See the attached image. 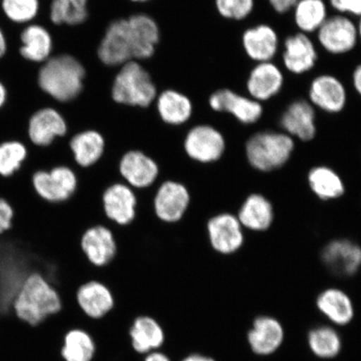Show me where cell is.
<instances>
[{
	"instance_id": "6da1fadb",
	"label": "cell",
	"mask_w": 361,
	"mask_h": 361,
	"mask_svg": "<svg viewBox=\"0 0 361 361\" xmlns=\"http://www.w3.org/2000/svg\"><path fill=\"white\" fill-rule=\"evenodd\" d=\"M160 42L157 22L145 13L112 21L97 49V56L107 66L146 60L154 55Z\"/></svg>"
},
{
	"instance_id": "7a4b0ae2",
	"label": "cell",
	"mask_w": 361,
	"mask_h": 361,
	"mask_svg": "<svg viewBox=\"0 0 361 361\" xmlns=\"http://www.w3.org/2000/svg\"><path fill=\"white\" fill-rule=\"evenodd\" d=\"M85 75L87 71L78 58L70 54H56L40 65L38 85L57 103H71L83 92Z\"/></svg>"
},
{
	"instance_id": "3957f363",
	"label": "cell",
	"mask_w": 361,
	"mask_h": 361,
	"mask_svg": "<svg viewBox=\"0 0 361 361\" xmlns=\"http://www.w3.org/2000/svg\"><path fill=\"white\" fill-rule=\"evenodd\" d=\"M60 295L43 275L32 273L18 291L13 309L18 318L31 326H37L45 319L60 312Z\"/></svg>"
},
{
	"instance_id": "277c9868",
	"label": "cell",
	"mask_w": 361,
	"mask_h": 361,
	"mask_svg": "<svg viewBox=\"0 0 361 361\" xmlns=\"http://www.w3.org/2000/svg\"><path fill=\"white\" fill-rule=\"evenodd\" d=\"M293 138L286 133L261 130L247 140L245 156L252 169L269 173L283 168L295 150Z\"/></svg>"
},
{
	"instance_id": "5b68a950",
	"label": "cell",
	"mask_w": 361,
	"mask_h": 361,
	"mask_svg": "<svg viewBox=\"0 0 361 361\" xmlns=\"http://www.w3.org/2000/svg\"><path fill=\"white\" fill-rule=\"evenodd\" d=\"M157 94L150 74L137 61L121 66L111 88L113 101L130 106L147 107L155 100Z\"/></svg>"
},
{
	"instance_id": "8992f818",
	"label": "cell",
	"mask_w": 361,
	"mask_h": 361,
	"mask_svg": "<svg viewBox=\"0 0 361 361\" xmlns=\"http://www.w3.org/2000/svg\"><path fill=\"white\" fill-rule=\"evenodd\" d=\"M185 153L201 165L216 164L227 152L228 142L224 134L209 124H197L188 130L183 140Z\"/></svg>"
},
{
	"instance_id": "52a82bcc",
	"label": "cell",
	"mask_w": 361,
	"mask_h": 361,
	"mask_svg": "<svg viewBox=\"0 0 361 361\" xmlns=\"http://www.w3.org/2000/svg\"><path fill=\"white\" fill-rule=\"evenodd\" d=\"M245 230L237 215L231 212L216 214L207 223L209 245L222 256H233L241 250L245 242Z\"/></svg>"
},
{
	"instance_id": "ba28073f",
	"label": "cell",
	"mask_w": 361,
	"mask_h": 361,
	"mask_svg": "<svg viewBox=\"0 0 361 361\" xmlns=\"http://www.w3.org/2000/svg\"><path fill=\"white\" fill-rule=\"evenodd\" d=\"M35 191L49 203H62L74 195L78 187L75 171L67 166H55L49 171H39L32 178Z\"/></svg>"
},
{
	"instance_id": "9c48e42d",
	"label": "cell",
	"mask_w": 361,
	"mask_h": 361,
	"mask_svg": "<svg viewBox=\"0 0 361 361\" xmlns=\"http://www.w3.org/2000/svg\"><path fill=\"white\" fill-rule=\"evenodd\" d=\"M316 33L320 47L335 56L353 51L359 42L355 23L350 17L340 13L329 16Z\"/></svg>"
},
{
	"instance_id": "30bf717a",
	"label": "cell",
	"mask_w": 361,
	"mask_h": 361,
	"mask_svg": "<svg viewBox=\"0 0 361 361\" xmlns=\"http://www.w3.org/2000/svg\"><path fill=\"white\" fill-rule=\"evenodd\" d=\"M190 202V192L186 186L177 180H168L157 188L153 209L162 223L177 224L184 218Z\"/></svg>"
},
{
	"instance_id": "8fae6325",
	"label": "cell",
	"mask_w": 361,
	"mask_h": 361,
	"mask_svg": "<svg viewBox=\"0 0 361 361\" xmlns=\"http://www.w3.org/2000/svg\"><path fill=\"white\" fill-rule=\"evenodd\" d=\"M209 106L216 112H226L243 125H254L264 114L262 103L228 88L216 90L209 99Z\"/></svg>"
},
{
	"instance_id": "7c38bea8",
	"label": "cell",
	"mask_w": 361,
	"mask_h": 361,
	"mask_svg": "<svg viewBox=\"0 0 361 361\" xmlns=\"http://www.w3.org/2000/svg\"><path fill=\"white\" fill-rule=\"evenodd\" d=\"M102 207L109 222L125 227L132 224L137 215V193L124 182L113 183L103 192Z\"/></svg>"
},
{
	"instance_id": "4fadbf2b",
	"label": "cell",
	"mask_w": 361,
	"mask_h": 361,
	"mask_svg": "<svg viewBox=\"0 0 361 361\" xmlns=\"http://www.w3.org/2000/svg\"><path fill=\"white\" fill-rule=\"evenodd\" d=\"M119 173L123 182L134 190H143L154 185L160 169L157 162L147 153L130 150L121 158Z\"/></svg>"
},
{
	"instance_id": "5bb4252c",
	"label": "cell",
	"mask_w": 361,
	"mask_h": 361,
	"mask_svg": "<svg viewBox=\"0 0 361 361\" xmlns=\"http://www.w3.org/2000/svg\"><path fill=\"white\" fill-rule=\"evenodd\" d=\"M67 134V121L56 108L43 107L30 116L28 137L35 146L47 147L57 138L65 137Z\"/></svg>"
},
{
	"instance_id": "9a60e30c",
	"label": "cell",
	"mask_w": 361,
	"mask_h": 361,
	"mask_svg": "<svg viewBox=\"0 0 361 361\" xmlns=\"http://www.w3.org/2000/svg\"><path fill=\"white\" fill-rule=\"evenodd\" d=\"M309 102L314 108L329 114H338L346 106L347 92L345 85L335 75H317L310 85Z\"/></svg>"
},
{
	"instance_id": "2e32d148",
	"label": "cell",
	"mask_w": 361,
	"mask_h": 361,
	"mask_svg": "<svg viewBox=\"0 0 361 361\" xmlns=\"http://www.w3.org/2000/svg\"><path fill=\"white\" fill-rule=\"evenodd\" d=\"M75 300L85 318L97 322L106 318L116 306L115 296L111 288L99 281L81 284L76 291Z\"/></svg>"
},
{
	"instance_id": "e0dca14e",
	"label": "cell",
	"mask_w": 361,
	"mask_h": 361,
	"mask_svg": "<svg viewBox=\"0 0 361 361\" xmlns=\"http://www.w3.org/2000/svg\"><path fill=\"white\" fill-rule=\"evenodd\" d=\"M80 247L89 263L97 268L110 264L117 252L114 233L105 225L88 228L81 237Z\"/></svg>"
},
{
	"instance_id": "ac0fdd59",
	"label": "cell",
	"mask_w": 361,
	"mask_h": 361,
	"mask_svg": "<svg viewBox=\"0 0 361 361\" xmlns=\"http://www.w3.org/2000/svg\"><path fill=\"white\" fill-rule=\"evenodd\" d=\"M279 123L283 133L300 141H312L317 133L315 108L304 99L291 102L283 112Z\"/></svg>"
},
{
	"instance_id": "d6986e66",
	"label": "cell",
	"mask_w": 361,
	"mask_h": 361,
	"mask_svg": "<svg viewBox=\"0 0 361 361\" xmlns=\"http://www.w3.org/2000/svg\"><path fill=\"white\" fill-rule=\"evenodd\" d=\"M283 72L273 61L257 63L248 75L246 89L248 97L260 103L271 100L281 92Z\"/></svg>"
},
{
	"instance_id": "ffe728a7",
	"label": "cell",
	"mask_w": 361,
	"mask_h": 361,
	"mask_svg": "<svg viewBox=\"0 0 361 361\" xmlns=\"http://www.w3.org/2000/svg\"><path fill=\"white\" fill-rule=\"evenodd\" d=\"M322 258L334 274L352 276L361 268V247L348 239H336L324 246Z\"/></svg>"
},
{
	"instance_id": "44dd1931",
	"label": "cell",
	"mask_w": 361,
	"mask_h": 361,
	"mask_svg": "<svg viewBox=\"0 0 361 361\" xmlns=\"http://www.w3.org/2000/svg\"><path fill=\"white\" fill-rule=\"evenodd\" d=\"M282 59L288 72L303 75L314 69L318 61V51L310 36L299 32L284 40Z\"/></svg>"
},
{
	"instance_id": "7402d4cb",
	"label": "cell",
	"mask_w": 361,
	"mask_h": 361,
	"mask_svg": "<svg viewBox=\"0 0 361 361\" xmlns=\"http://www.w3.org/2000/svg\"><path fill=\"white\" fill-rule=\"evenodd\" d=\"M284 329L277 319L269 315L257 317L247 333V342L255 354L268 356L281 348Z\"/></svg>"
},
{
	"instance_id": "603a6c76",
	"label": "cell",
	"mask_w": 361,
	"mask_h": 361,
	"mask_svg": "<svg viewBox=\"0 0 361 361\" xmlns=\"http://www.w3.org/2000/svg\"><path fill=\"white\" fill-rule=\"evenodd\" d=\"M242 44L250 60L256 63L269 62L277 55L279 39L272 26L259 24L250 27L243 33Z\"/></svg>"
},
{
	"instance_id": "cb8c5ba5",
	"label": "cell",
	"mask_w": 361,
	"mask_h": 361,
	"mask_svg": "<svg viewBox=\"0 0 361 361\" xmlns=\"http://www.w3.org/2000/svg\"><path fill=\"white\" fill-rule=\"evenodd\" d=\"M130 345L140 355H147L158 350L166 340L161 322L150 314L135 316L129 329Z\"/></svg>"
},
{
	"instance_id": "d4e9b609",
	"label": "cell",
	"mask_w": 361,
	"mask_h": 361,
	"mask_svg": "<svg viewBox=\"0 0 361 361\" xmlns=\"http://www.w3.org/2000/svg\"><path fill=\"white\" fill-rule=\"evenodd\" d=\"M20 39V54L27 61L42 65L53 56V37L43 25L35 23L25 25Z\"/></svg>"
},
{
	"instance_id": "484cf974",
	"label": "cell",
	"mask_w": 361,
	"mask_h": 361,
	"mask_svg": "<svg viewBox=\"0 0 361 361\" xmlns=\"http://www.w3.org/2000/svg\"><path fill=\"white\" fill-rule=\"evenodd\" d=\"M69 147L75 164L81 169H89L102 160L106 142L99 130L88 128L75 134L70 139Z\"/></svg>"
},
{
	"instance_id": "4316f807",
	"label": "cell",
	"mask_w": 361,
	"mask_h": 361,
	"mask_svg": "<svg viewBox=\"0 0 361 361\" xmlns=\"http://www.w3.org/2000/svg\"><path fill=\"white\" fill-rule=\"evenodd\" d=\"M235 214L243 228L254 232L266 231L274 220L272 203L259 193H252L247 197Z\"/></svg>"
},
{
	"instance_id": "83f0119b",
	"label": "cell",
	"mask_w": 361,
	"mask_h": 361,
	"mask_svg": "<svg viewBox=\"0 0 361 361\" xmlns=\"http://www.w3.org/2000/svg\"><path fill=\"white\" fill-rule=\"evenodd\" d=\"M319 312L338 326L349 324L355 316V307L350 297L338 288L323 290L316 299Z\"/></svg>"
},
{
	"instance_id": "f1b7e54d",
	"label": "cell",
	"mask_w": 361,
	"mask_h": 361,
	"mask_svg": "<svg viewBox=\"0 0 361 361\" xmlns=\"http://www.w3.org/2000/svg\"><path fill=\"white\" fill-rule=\"evenodd\" d=\"M157 108L162 123L173 128L186 124L193 110L190 99L174 90H166L160 94Z\"/></svg>"
},
{
	"instance_id": "f546056e",
	"label": "cell",
	"mask_w": 361,
	"mask_h": 361,
	"mask_svg": "<svg viewBox=\"0 0 361 361\" xmlns=\"http://www.w3.org/2000/svg\"><path fill=\"white\" fill-rule=\"evenodd\" d=\"M309 186L319 200H335L344 195L345 186L340 175L327 166H314L309 171Z\"/></svg>"
},
{
	"instance_id": "4dcf8cb0",
	"label": "cell",
	"mask_w": 361,
	"mask_h": 361,
	"mask_svg": "<svg viewBox=\"0 0 361 361\" xmlns=\"http://www.w3.org/2000/svg\"><path fill=\"white\" fill-rule=\"evenodd\" d=\"M97 345L90 334L80 327H73L65 334L61 348L64 361H92Z\"/></svg>"
},
{
	"instance_id": "1f68e13d",
	"label": "cell",
	"mask_w": 361,
	"mask_h": 361,
	"mask_svg": "<svg viewBox=\"0 0 361 361\" xmlns=\"http://www.w3.org/2000/svg\"><path fill=\"white\" fill-rule=\"evenodd\" d=\"M328 17L324 0H298L293 7V20L301 33L317 32Z\"/></svg>"
},
{
	"instance_id": "d6a6232c",
	"label": "cell",
	"mask_w": 361,
	"mask_h": 361,
	"mask_svg": "<svg viewBox=\"0 0 361 361\" xmlns=\"http://www.w3.org/2000/svg\"><path fill=\"white\" fill-rule=\"evenodd\" d=\"M88 0H51L49 19L56 26L75 27L88 18Z\"/></svg>"
},
{
	"instance_id": "836d02e7",
	"label": "cell",
	"mask_w": 361,
	"mask_h": 361,
	"mask_svg": "<svg viewBox=\"0 0 361 361\" xmlns=\"http://www.w3.org/2000/svg\"><path fill=\"white\" fill-rule=\"evenodd\" d=\"M308 345L312 353L320 359L336 357L342 349V340L336 329L328 326L315 327L308 334Z\"/></svg>"
},
{
	"instance_id": "e575fe53",
	"label": "cell",
	"mask_w": 361,
	"mask_h": 361,
	"mask_svg": "<svg viewBox=\"0 0 361 361\" xmlns=\"http://www.w3.org/2000/svg\"><path fill=\"white\" fill-rule=\"evenodd\" d=\"M1 10L13 24L29 25L39 15L40 0H1Z\"/></svg>"
},
{
	"instance_id": "d590c367",
	"label": "cell",
	"mask_w": 361,
	"mask_h": 361,
	"mask_svg": "<svg viewBox=\"0 0 361 361\" xmlns=\"http://www.w3.org/2000/svg\"><path fill=\"white\" fill-rule=\"evenodd\" d=\"M28 151L24 143L7 141L0 144V176L10 178L21 169Z\"/></svg>"
},
{
	"instance_id": "8d00e7d4",
	"label": "cell",
	"mask_w": 361,
	"mask_h": 361,
	"mask_svg": "<svg viewBox=\"0 0 361 361\" xmlns=\"http://www.w3.org/2000/svg\"><path fill=\"white\" fill-rule=\"evenodd\" d=\"M215 6L225 19L240 21L254 11L255 0H215Z\"/></svg>"
},
{
	"instance_id": "74e56055",
	"label": "cell",
	"mask_w": 361,
	"mask_h": 361,
	"mask_svg": "<svg viewBox=\"0 0 361 361\" xmlns=\"http://www.w3.org/2000/svg\"><path fill=\"white\" fill-rule=\"evenodd\" d=\"M329 4L340 15L361 16V0H329Z\"/></svg>"
},
{
	"instance_id": "f35d334b",
	"label": "cell",
	"mask_w": 361,
	"mask_h": 361,
	"mask_svg": "<svg viewBox=\"0 0 361 361\" xmlns=\"http://www.w3.org/2000/svg\"><path fill=\"white\" fill-rule=\"evenodd\" d=\"M13 210L11 205L0 197V235L11 228Z\"/></svg>"
},
{
	"instance_id": "ab89813d",
	"label": "cell",
	"mask_w": 361,
	"mask_h": 361,
	"mask_svg": "<svg viewBox=\"0 0 361 361\" xmlns=\"http://www.w3.org/2000/svg\"><path fill=\"white\" fill-rule=\"evenodd\" d=\"M298 0H269L273 10L281 15L290 11L295 7Z\"/></svg>"
},
{
	"instance_id": "60d3db41",
	"label": "cell",
	"mask_w": 361,
	"mask_h": 361,
	"mask_svg": "<svg viewBox=\"0 0 361 361\" xmlns=\"http://www.w3.org/2000/svg\"><path fill=\"white\" fill-rule=\"evenodd\" d=\"M352 84L356 93L361 97V63L355 67L352 74Z\"/></svg>"
},
{
	"instance_id": "b9f144b4",
	"label": "cell",
	"mask_w": 361,
	"mask_h": 361,
	"mask_svg": "<svg viewBox=\"0 0 361 361\" xmlns=\"http://www.w3.org/2000/svg\"><path fill=\"white\" fill-rule=\"evenodd\" d=\"M143 361H171L169 357V355H166L164 352L161 351H153L151 353L146 355L145 358H144Z\"/></svg>"
},
{
	"instance_id": "7bdbcfd3",
	"label": "cell",
	"mask_w": 361,
	"mask_h": 361,
	"mask_svg": "<svg viewBox=\"0 0 361 361\" xmlns=\"http://www.w3.org/2000/svg\"><path fill=\"white\" fill-rule=\"evenodd\" d=\"M180 361H216L213 357H210L209 355H202L200 353H192L180 360Z\"/></svg>"
},
{
	"instance_id": "ee69618b",
	"label": "cell",
	"mask_w": 361,
	"mask_h": 361,
	"mask_svg": "<svg viewBox=\"0 0 361 361\" xmlns=\"http://www.w3.org/2000/svg\"><path fill=\"white\" fill-rule=\"evenodd\" d=\"M8 44L6 35L4 31L0 28V59H2L7 52Z\"/></svg>"
},
{
	"instance_id": "f6af8a7d",
	"label": "cell",
	"mask_w": 361,
	"mask_h": 361,
	"mask_svg": "<svg viewBox=\"0 0 361 361\" xmlns=\"http://www.w3.org/2000/svg\"><path fill=\"white\" fill-rule=\"evenodd\" d=\"M8 101V90L4 85V84L2 82V81H0V109H2V108L6 105V102Z\"/></svg>"
},
{
	"instance_id": "bcb514c9",
	"label": "cell",
	"mask_w": 361,
	"mask_h": 361,
	"mask_svg": "<svg viewBox=\"0 0 361 361\" xmlns=\"http://www.w3.org/2000/svg\"><path fill=\"white\" fill-rule=\"evenodd\" d=\"M356 27H357L359 39L361 40V16L359 17L358 24L356 25Z\"/></svg>"
},
{
	"instance_id": "7dc6e473",
	"label": "cell",
	"mask_w": 361,
	"mask_h": 361,
	"mask_svg": "<svg viewBox=\"0 0 361 361\" xmlns=\"http://www.w3.org/2000/svg\"><path fill=\"white\" fill-rule=\"evenodd\" d=\"M130 1H133V2H137V3H142V2H147V1H149V0H130Z\"/></svg>"
}]
</instances>
